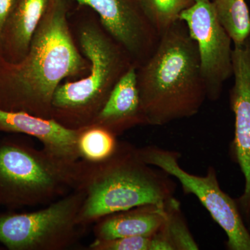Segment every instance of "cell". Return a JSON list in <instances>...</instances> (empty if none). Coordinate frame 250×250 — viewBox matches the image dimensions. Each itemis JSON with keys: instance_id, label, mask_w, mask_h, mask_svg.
Listing matches in <instances>:
<instances>
[{"instance_id": "30bf717a", "label": "cell", "mask_w": 250, "mask_h": 250, "mask_svg": "<svg viewBox=\"0 0 250 250\" xmlns=\"http://www.w3.org/2000/svg\"><path fill=\"white\" fill-rule=\"evenodd\" d=\"M232 64L234 82L229 102L235 128L231 154L245 178L244 191L236 201L245 221L250 224V38L233 46Z\"/></svg>"}, {"instance_id": "d6986e66", "label": "cell", "mask_w": 250, "mask_h": 250, "mask_svg": "<svg viewBox=\"0 0 250 250\" xmlns=\"http://www.w3.org/2000/svg\"><path fill=\"white\" fill-rule=\"evenodd\" d=\"M90 250H158V242L154 234L146 236L124 237L111 240L95 239Z\"/></svg>"}, {"instance_id": "6da1fadb", "label": "cell", "mask_w": 250, "mask_h": 250, "mask_svg": "<svg viewBox=\"0 0 250 250\" xmlns=\"http://www.w3.org/2000/svg\"><path fill=\"white\" fill-rule=\"evenodd\" d=\"M67 13V0H49L25 57L9 62L0 56V109L51 118L62 81L88 72L89 62L75 45Z\"/></svg>"}, {"instance_id": "4fadbf2b", "label": "cell", "mask_w": 250, "mask_h": 250, "mask_svg": "<svg viewBox=\"0 0 250 250\" xmlns=\"http://www.w3.org/2000/svg\"><path fill=\"white\" fill-rule=\"evenodd\" d=\"M49 0H16L0 36V56L9 62L22 60L30 47Z\"/></svg>"}, {"instance_id": "5bb4252c", "label": "cell", "mask_w": 250, "mask_h": 250, "mask_svg": "<svg viewBox=\"0 0 250 250\" xmlns=\"http://www.w3.org/2000/svg\"><path fill=\"white\" fill-rule=\"evenodd\" d=\"M165 204L139 206L100 219L95 222L93 228L95 239L111 240L154 234L165 222Z\"/></svg>"}, {"instance_id": "5b68a950", "label": "cell", "mask_w": 250, "mask_h": 250, "mask_svg": "<svg viewBox=\"0 0 250 250\" xmlns=\"http://www.w3.org/2000/svg\"><path fill=\"white\" fill-rule=\"evenodd\" d=\"M80 160H64L25 140L4 138L0 141V205L14 210L62 198L76 189Z\"/></svg>"}, {"instance_id": "3957f363", "label": "cell", "mask_w": 250, "mask_h": 250, "mask_svg": "<svg viewBox=\"0 0 250 250\" xmlns=\"http://www.w3.org/2000/svg\"><path fill=\"white\" fill-rule=\"evenodd\" d=\"M159 167L149 165L138 147L119 141L105 160L80 159L76 189L84 193L77 224L86 228L112 213L145 205H160L174 197L175 182Z\"/></svg>"}, {"instance_id": "9a60e30c", "label": "cell", "mask_w": 250, "mask_h": 250, "mask_svg": "<svg viewBox=\"0 0 250 250\" xmlns=\"http://www.w3.org/2000/svg\"><path fill=\"white\" fill-rule=\"evenodd\" d=\"M165 205V222L158 230V233L170 245L172 250H199L182 214L180 202L172 197Z\"/></svg>"}, {"instance_id": "52a82bcc", "label": "cell", "mask_w": 250, "mask_h": 250, "mask_svg": "<svg viewBox=\"0 0 250 250\" xmlns=\"http://www.w3.org/2000/svg\"><path fill=\"white\" fill-rule=\"evenodd\" d=\"M140 156L149 165L159 167L177 179L184 192L192 194L228 237L229 250H250V233L236 200L222 190L214 167L210 166L205 176L187 172L179 164L180 153L155 146L138 147Z\"/></svg>"}, {"instance_id": "9c48e42d", "label": "cell", "mask_w": 250, "mask_h": 250, "mask_svg": "<svg viewBox=\"0 0 250 250\" xmlns=\"http://www.w3.org/2000/svg\"><path fill=\"white\" fill-rule=\"evenodd\" d=\"M98 15L106 32L127 52L136 66L154 52L159 36L136 0H75Z\"/></svg>"}, {"instance_id": "277c9868", "label": "cell", "mask_w": 250, "mask_h": 250, "mask_svg": "<svg viewBox=\"0 0 250 250\" xmlns=\"http://www.w3.org/2000/svg\"><path fill=\"white\" fill-rule=\"evenodd\" d=\"M80 44L89 62L88 74L59 85L51 112V118L76 130L93 124L118 81L135 65L127 52L98 24L82 27Z\"/></svg>"}, {"instance_id": "ba28073f", "label": "cell", "mask_w": 250, "mask_h": 250, "mask_svg": "<svg viewBox=\"0 0 250 250\" xmlns=\"http://www.w3.org/2000/svg\"><path fill=\"white\" fill-rule=\"evenodd\" d=\"M179 20L197 45L207 99L215 101L233 75V41L219 21L212 0H194Z\"/></svg>"}, {"instance_id": "ac0fdd59", "label": "cell", "mask_w": 250, "mask_h": 250, "mask_svg": "<svg viewBox=\"0 0 250 250\" xmlns=\"http://www.w3.org/2000/svg\"><path fill=\"white\" fill-rule=\"evenodd\" d=\"M159 36L179 20L181 13L194 0H136Z\"/></svg>"}, {"instance_id": "2e32d148", "label": "cell", "mask_w": 250, "mask_h": 250, "mask_svg": "<svg viewBox=\"0 0 250 250\" xmlns=\"http://www.w3.org/2000/svg\"><path fill=\"white\" fill-rule=\"evenodd\" d=\"M219 21L232 39L243 43L250 35V14L246 0H212Z\"/></svg>"}, {"instance_id": "7c38bea8", "label": "cell", "mask_w": 250, "mask_h": 250, "mask_svg": "<svg viewBox=\"0 0 250 250\" xmlns=\"http://www.w3.org/2000/svg\"><path fill=\"white\" fill-rule=\"evenodd\" d=\"M137 67H130L118 81L92 125L102 126L117 137L134 126L147 125L138 87Z\"/></svg>"}, {"instance_id": "8992f818", "label": "cell", "mask_w": 250, "mask_h": 250, "mask_svg": "<svg viewBox=\"0 0 250 250\" xmlns=\"http://www.w3.org/2000/svg\"><path fill=\"white\" fill-rule=\"evenodd\" d=\"M84 193L75 189L42 209L0 214V243L9 250H65L82 235L77 216Z\"/></svg>"}, {"instance_id": "8fae6325", "label": "cell", "mask_w": 250, "mask_h": 250, "mask_svg": "<svg viewBox=\"0 0 250 250\" xmlns=\"http://www.w3.org/2000/svg\"><path fill=\"white\" fill-rule=\"evenodd\" d=\"M81 129H69L53 118H44L24 111L0 109V132L35 138L46 150L72 162L80 159L77 141Z\"/></svg>"}, {"instance_id": "ffe728a7", "label": "cell", "mask_w": 250, "mask_h": 250, "mask_svg": "<svg viewBox=\"0 0 250 250\" xmlns=\"http://www.w3.org/2000/svg\"><path fill=\"white\" fill-rule=\"evenodd\" d=\"M16 0H0V36L6 20L14 9Z\"/></svg>"}, {"instance_id": "7a4b0ae2", "label": "cell", "mask_w": 250, "mask_h": 250, "mask_svg": "<svg viewBox=\"0 0 250 250\" xmlns=\"http://www.w3.org/2000/svg\"><path fill=\"white\" fill-rule=\"evenodd\" d=\"M146 124L163 126L196 115L207 99L198 51L179 20L163 33L154 52L137 67Z\"/></svg>"}, {"instance_id": "e0dca14e", "label": "cell", "mask_w": 250, "mask_h": 250, "mask_svg": "<svg viewBox=\"0 0 250 250\" xmlns=\"http://www.w3.org/2000/svg\"><path fill=\"white\" fill-rule=\"evenodd\" d=\"M117 138L111 131L97 125L81 129L77 141L80 159L99 162L108 159L118 147Z\"/></svg>"}]
</instances>
